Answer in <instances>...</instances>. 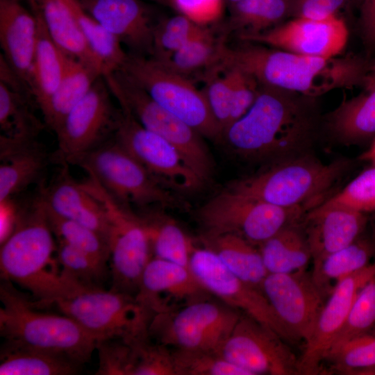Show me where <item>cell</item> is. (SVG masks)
<instances>
[{"label": "cell", "instance_id": "obj_1", "mask_svg": "<svg viewBox=\"0 0 375 375\" xmlns=\"http://www.w3.org/2000/svg\"><path fill=\"white\" fill-rule=\"evenodd\" d=\"M311 99L260 85L253 104L224 130L222 140L253 161L273 163L302 155L316 130Z\"/></svg>", "mask_w": 375, "mask_h": 375}, {"label": "cell", "instance_id": "obj_2", "mask_svg": "<svg viewBox=\"0 0 375 375\" xmlns=\"http://www.w3.org/2000/svg\"><path fill=\"white\" fill-rule=\"evenodd\" d=\"M243 42L225 43L219 66L242 70L260 85L315 98L363 82L366 75L363 64L354 57L310 56Z\"/></svg>", "mask_w": 375, "mask_h": 375}, {"label": "cell", "instance_id": "obj_3", "mask_svg": "<svg viewBox=\"0 0 375 375\" xmlns=\"http://www.w3.org/2000/svg\"><path fill=\"white\" fill-rule=\"evenodd\" d=\"M47 219L40 190L31 201L19 203L16 225L1 243V280L28 291L38 308L72 295L81 288L60 274L57 244Z\"/></svg>", "mask_w": 375, "mask_h": 375}, {"label": "cell", "instance_id": "obj_4", "mask_svg": "<svg viewBox=\"0 0 375 375\" xmlns=\"http://www.w3.org/2000/svg\"><path fill=\"white\" fill-rule=\"evenodd\" d=\"M0 300L3 345L62 355L81 365L96 350L97 338L65 315L38 310L12 283L2 280Z\"/></svg>", "mask_w": 375, "mask_h": 375}, {"label": "cell", "instance_id": "obj_5", "mask_svg": "<svg viewBox=\"0 0 375 375\" xmlns=\"http://www.w3.org/2000/svg\"><path fill=\"white\" fill-rule=\"evenodd\" d=\"M344 161L324 163L300 155L273 162L228 189L285 208L308 212L320 204L344 170Z\"/></svg>", "mask_w": 375, "mask_h": 375}, {"label": "cell", "instance_id": "obj_6", "mask_svg": "<svg viewBox=\"0 0 375 375\" xmlns=\"http://www.w3.org/2000/svg\"><path fill=\"white\" fill-rule=\"evenodd\" d=\"M64 163L83 169L127 208L133 205L142 210L151 206L187 208L185 203L128 152L114 135L97 147Z\"/></svg>", "mask_w": 375, "mask_h": 375}, {"label": "cell", "instance_id": "obj_7", "mask_svg": "<svg viewBox=\"0 0 375 375\" xmlns=\"http://www.w3.org/2000/svg\"><path fill=\"white\" fill-rule=\"evenodd\" d=\"M103 77L121 108L174 146L203 182L209 178L213 162L201 135L156 102L121 70Z\"/></svg>", "mask_w": 375, "mask_h": 375}, {"label": "cell", "instance_id": "obj_8", "mask_svg": "<svg viewBox=\"0 0 375 375\" xmlns=\"http://www.w3.org/2000/svg\"><path fill=\"white\" fill-rule=\"evenodd\" d=\"M128 53L119 70L203 138L222 140V132L202 90L152 56Z\"/></svg>", "mask_w": 375, "mask_h": 375}, {"label": "cell", "instance_id": "obj_9", "mask_svg": "<svg viewBox=\"0 0 375 375\" xmlns=\"http://www.w3.org/2000/svg\"><path fill=\"white\" fill-rule=\"evenodd\" d=\"M242 314L222 301L202 299L154 314L148 332L167 347L219 353Z\"/></svg>", "mask_w": 375, "mask_h": 375}, {"label": "cell", "instance_id": "obj_10", "mask_svg": "<svg viewBox=\"0 0 375 375\" xmlns=\"http://www.w3.org/2000/svg\"><path fill=\"white\" fill-rule=\"evenodd\" d=\"M82 184L102 203L109 222L110 290L135 296L153 258L147 231L138 215L118 202L93 176Z\"/></svg>", "mask_w": 375, "mask_h": 375}, {"label": "cell", "instance_id": "obj_11", "mask_svg": "<svg viewBox=\"0 0 375 375\" xmlns=\"http://www.w3.org/2000/svg\"><path fill=\"white\" fill-rule=\"evenodd\" d=\"M303 208H285L227 189L203 204L197 219L206 233H231L256 246L283 228L299 224Z\"/></svg>", "mask_w": 375, "mask_h": 375}, {"label": "cell", "instance_id": "obj_12", "mask_svg": "<svg viewBox=\"0 0 375 375\" xmlns=\"http://www.w3.org/2000/svg\"><path fill=\"white\" fill-rule=\"evenodd\" d=\"M50 306L99 341L115 338L131 340L149 334L150 317L135 297L128 294L102 288H81Z\"/></svg>", "mask_w": 375, "mask_h": 375}, {"label": "cell", "instance_id": "obj_13", "mask_svg": "<svg viewBox=\"0 0 375 375\" xmlns=\"http://www.w3.org/2000/svg\"><path fill=\"white\" fill-rule=\"evenodd\" d=\"M112 97L104 77L100 76L55 132L58 150L53 160L62 164L114 135L121 109L114 105Z\"/></svg>", "mask_w": 375, "mask_h": 375}, {"label": "cell", "instance_id": "obj_14", "mask_svg": "<svg viewBox=\"0 0 375 375\" xmlns=\"http://www.w3.org/2000/svg\"><path fill=\"white\" fill-rule=\"evenodd\" d=\"M190 269L212 295L293 342L263 292L238 278L211 251L195 247Z\"/></svg>", "mask_w": 375, "mask_h": 375}, {"label": "cell", "instance_id": "obj_15", "mask_svg": "<svg viewBox=\"0 0 375 375\" xmlns=\"http://www.w3.org/2000/svg\"><path fill=\"white\" fill-rule=\"evenodd\" d=\"M285 342L273 330L242 313L219 354L249 375L298 374V359Z\"/></svg>", "mask_w": 375, "mask_h": 375}, {"label": "cell", "instance_id": "obj_16", "mask_svg": "<svg viewBox=\"0 0 375 375\" xmlns=\"http://www.w3.org/2000/svg\"><path fill=\"white\" fill-rule=\"evenodd\" d=\"M114 138L167 188L189 192L203 183L174 146L122 108Z\"/></svg>", "mask_w": 375, "mask_h": 375}, {"label": "cell", "instance_id": "obj_17", "mask_svg": "<svg viewBox=\"0 0 375 375\" xmlns=\"http://www.w3.org/2000/svg\"><path fill=\"white\" fill-rule=\"evenodd\" d=\"M262 290L292 341L307 342L325 304L311 274H268Z\"/></svg>", "mask_w": 375, "mask_h": 375}, {"label": "cell", "instance_id": "obj_18", "mask_svg": "<svg viewBox=\"0 0 375 375\" xmlns=\"http://www.w3.org/2000/svg\"><path fill=\"white\" fill-rule=\"evenodd\" d=\"M345 22L338 16L322 19L295 17L265 31L238 36L242 41L322 58L337 57L348 40Z\"/></svg>", "mask_w": 375, "mask_h": 375}, {"label": "cell", "instance_id": "obj_19", "mask_svg": "<svg viewBox=\"0 0 375 375\" xmlns=\"http://www.w3.org/2000/svg\"><path fill=\"white\" fill-rule=\"evenodd\" d=\"M375 274V260L366 267L340 281L324 306L314 332L298 359V374H316L322 370L361 288Z\"/></svg>", "mask_w": 375, "mask_h": 375}, {"label": "cell", "instance_id": "obj_20", "mask_svg": "<svg viewBox=\"0 0 375 375\" xmlns=\"http://www.w3.org/2000/svg\"><path fill=\"white\" fill-rule=\"evenodd\" d=\"M211 296L190 269L153 257L143 272L135 297L151 319L154 314Z\"/></svg>", "mask_w": 375, "mask_h": 375}, {"label": "cell", "instance_id": "obj_21", "mask_svg": "<svg viewBox=\"0 0 375 375\" xmlns=\"http://www.w3.org/2000/svg\"><path fill=\"white\" fill-rule=\"evenodd\" d=\"M81 7L129 50L151 56L156 23L140 0H77Z\"/></svg>", "mask_w": 375, "mask_h": 375}, {"label": "cell", "instance_id": "obj_22", "mask_svg": "<svg viewBox=\"0 0 375 375\" xmlns=\"http://www.w3.org/2000/svg\"><path fill=\"white\" fill-rule=\"evenodd\" d=\"M303 220L302 229L312 264L356 240L367 222L365 213L344 207L319 206L309 210Z\"/></svg>", "mask_w": 375, "mask_h": 375}, {"label": "cell", "instance_id": "obj_23", "mask_svg": "<svg viewBox=\"0 0 375 375\" xmlns=\"http://www.w3.org/2000/svg\"><path fill=\"white\" fill-rule=\"evenodd\" d=\"M49 155L38 138L0 135V202L13 199L33 184L40 183Z\"/></svg>", "mask_w": 375, "mask_h": 375}, {"label": "cell", "instance_id": "obj_24", "mask_svg": "<svg viewBox=\"0 0 375 375\" xmlns=\"http://www.w3.org/2000/svg\"><path fill=\"white\" fill-rule=\"evenodd\" d=\"M62 165L49 185L40 186L45 203L56 214L97 231L108 242L109 222L103 205L72 177L67 164Z\"/></svg>", "mask_w": 375, "mask_h": 375}, {"label": "cell", "instance_id": "obj_25", "mask_svg": "<svg viewBox=\"0 0 375 375\" xmlns=\"http://www.w3.org/2000/svg\"><path fill=\"white\" fill-rule=\"evenodd\" d=\"M36 35L37 19L31 8L20 0H0L1 54L28 88Z\"/></svg>", "mask_w": 375, "mask_h": 375}, {"label": "cell", "instance_id": "obj_26", "mask_svg": "<svg viewBox=\"0 0 375 375\" xmlns=\"http://www.w3.org/2000/svg\"><path fill=\"white\" fill-rule=\"evenodd\" d=\"M37 19V35L28 88L40 108L59 85L65 70V55L51 37L35 0H27Z\"/></svg>", "mask_w": 375, "mask_h": 375}, {"label": "cell", "instance_id": "obj_27", "mask_svg": "<svg viewBox=\"0 0 375 375\" xmlns=\"http://www.w3.org/2000/svg\"><path fill=\"white\" fill-rule=\"evenodd\" d=\"M199 239L203 247L214 253L231 272L262 290L268 272L256 245L231 233L203 232Z\"/></svg>", "mask_w": 375, "mask_h": 375}, {"label": "cell", "instance_id": "obj_28", "mask_svg": "<svg viewBox=\"0 0 375 375\" xmlns=\"http://www.w3.org/2000/svg\"><path fill=\"white\" fill-rule=\"evenodd\" d=\"M46 27L59 49L101 73V61L90 49L67 0H35Z\"/></svg>", "mask_w": 375, "mask_h": 375}, {"label": "cell", "instance_id": "obj_29", "mask_svg": "<svg viewBox=\"0 0 375 375\" xmlns=\"http://www.w3.org/2000/svg\"><path fill=\"white\" fill-rule=\"evenodd\" d=\"M100 76L103 75L96 69L65 55L62 78L54 93L40 108L45 126L55 133Z\"/></svg>", "mask_w": 375, "mask_h": 375}, {"label": "cell", "instance_id": "obj_30", "mask_svg": "<svg viewBox=\"0 0 375 375\" xmlns=\"http://www.w3.org/2000/svg\"><path fill=\"white\" fill-rule=\"evenodd\" d=\"M375 259V240L361 235L347 247L312 264L311 276L323 295L331 293L336 284L371 264Z\"/></svg>", "mask_w": 375, "mask_h": 375}, {"label": "cell", "instance_id": "obj_31", "mask_svg": "<svg viewBox=\"0 0 375 375\" xmlns=\"http://www.w3.org/2000/svg\"><path fill=\"white\" fill-rule=\"evenodd\" d=\"M268 274L306 271L311 253L299 224L287 226L258 246Z\"/></svg>", "mask_w": 375, "mask_h": 375}, {"label": "cell", "instance_id": "obj_32", "mask_svg": "<svg viewBox=\"0 0 375 375\" xmlns=\"http://www.w3.org/2000/svg\"><path fill=\"white\" fill-rule=\"evenodd\" d=\"M333 135L344 143L360 142L375 137V85L365 93L343 101L327 118Z\"/></svg>", "mask_w": 375, "mask_h": 375}, {"label": "cell", "instance_id": "obj_33", "mask_svg": "<svg viewBox=\"0 0 375 375\" xmlns=\"http://www.w3.org/2000/svg\"><path fill=\"white\" fill-rule=\"evenodd\" d=\"M0 356L1 375H71L82 366L62 355L3 344Z\"/></svg>", "mask_w": 375, "mask_h": 375}, {"label": "cell", "instance_id": "obj_34", "mask_svg": "<svg viewBox=\"0 0 375 375\" xmlns=\"http://www.w3.org/2000/svg\"><path fill=\"white\" fill-rule=\"evenodd\" d=\"M148 234L154 257L190 269L195 247L192 239L169 217L160 212L138 215Z\"/></svg>", "mask_w": 375, "mask_h": 375}, {"label": "cell", "instance_id": "obj_35", "mask_svg": "<svg viewBox=\"0 0 375 375\" xmlns=\"http://www.w3.org/2000/svg\"><path fill=\"white\" fill-rule=\"evenodd\" d=\"M228 8L226 31L238 36L265 31L290 17L289 0H240Z\"/></svg>", "mask_w": 375, "mask_h": 375}, {"label": "cell", "instance_id": "obj_36", "mask_svg": "<svg viewBox=\"0 0 375 375\" xmlns=\"http://www.w3.org/2000/svg\"><path fill=\"white\" fill-rule=\"evenodd\" d=\"M30 92L0 82L1 135L8 138H38L45 124L33 113Z\"/></svg>", "mask_w": 375, "mask_h": 375}, {"label": "cell", "instance_id": "obj_37", "mask_svg": "<svg viewBox=\"0 0 375 375\" xmlns=\"http://www.w3.org/2000/svg\"><path fill=\"white\" fill-rule=\"evenodd\" d=\"M93 53L103 65V76L119 69L128 53L119 40L90 16L77 0H67Z\"/></svg>", "mask_w": 375, "mask_h": 375}, {"label": "cell", "instance_id": "obj_38", "mask_svg": "<svg viewBox=\"0 0 375 375\" xmlns=\"http://www.w3.org/2000/svg\"><path fill=\"white\" fill-rule=\"evenodd\" d=\"M225 43L224 37L216 38L210 29L205 27L167 60L161 62L188 78L189 75L201 70H205V74L218 66Z\"/></svg>", "mask_w": 375, "mask_h": 375}, {"label": "cell", "instance_id": "obj_39", "mask_svg": "<svg viewBox=\"0 0 375 375\" xmlns=\"http://www.w3.org/2000/svg\"><path fill=\"white\" fill-rule=\"evenodd\" d=\"M44 203L48 222L57 240L81 250L103 265H107L110 251L104 237L78 222L56 214L48 207L44 200Z\"/></svg>", "mask_w": 375, "mask_h": 375}, {"label": "cell", "instance_id": "obj_40", "mask_svg": "<svg viewBox=\"0 0 375 375\" xmlns=\"http://www.w3.org/2000/svg\"><path fill=\"white\" fill-rule=\"evenodd\" d=\"M57 242L56 256L62 276L81 288H102L106 265L64 242Z\"/></svg>", "mask_w": 375, "mask_h": 375}, {"label": "cell", "instance_id": "obj_41", "mask_svg": "<svg viewBox=\"0 0 375 375\" xmlns=\"http://www.w3.org/2000/svg\"><path fill=\"white\" fill-rule=\"evenodd\" d=\"M205 27L181 13L158 21L153 28L151 56L160 61L167 60Z\"/></svg>", "mask_w": 375, "mask_h": 375}, {"label": "cell", "instance_id": "obj_42", "mask_svg": "<svg viewBox=\"0 0 375 375\" xmlns=\"http://www.w3.org/2000/svg\"><path fill=\"white\" fill-rule=\"evenodd\" d=\"M172 352L176 375H249L217 352L185 349Z\"/></svg>", "mask_w": 375, "mask_h": 375}, {"label": "cell", "instance_id": "obj_43", "mask_svg": "<svg viewBox=\"0 0 375 375\" xmlns=\"http://www.w3.org/2000/svg\"><path fill=\"white\" fill-rule=\"evenodd\" d=\"M374 326L375 274L357 294L347 320L330 351L352 338L369 333Z\"/></svg>", "mask_w": 375, "mask_h": 375}, {"label": "cell", "instance_id": "obj_44", "mask_svg": "<svg viewBox=\"0 0 375 375\" xmlns=\"http://www.w3.org/2000/svg\"><path fill=\"white\" fill-rule=\"evenodd\" d=\"M327 360L335 371L346 374L374 366L375 335L368 333L344 342L328 353Z\"/></svg>", "mask_w": 375, "mask_h": 375}, {"label": "cell", "instance_id": "obj_45", "mask_svg": "<svg viewBox=\"0 0 375 375\" xmlns=\"http://www.w3.org/2000/svg\"><path fill=\"white\" fill-rule=\"evenodd\" d=\"M318 206L344 207L362 213L375 211V165Z\"/></svg>", "mask_w": 375, "mask_h": 375}, {"label": "cell", "instance_id": "obj_46", "mask_svg": "<svg viewBox=\"0 0 375 375\" xmlns=\"http://www.w3.org/2000/svg\"><path fill=\"white\" fill-rule=\"evenodd\" d=\"M150 338L148 334L130 340L135 353L132 375H176L172 350Z\"/></svg>", "mask_w": 375, "mask_h": 375}, {"label": "cell", "instance_id": "obj_47", "mask_svg": "<svg viewBox=\"0 0 375 375\" xmlns=\"http://www.w3.org/2000/svg\"><path fill=\"white\" fill-rule=\"evenodd\" d=\"M206 82L202 90L211 112L222 132L230 124L232 81L228 69L213 68L203 74Z\"/></svg>", "mask_w": 375, "mask_h": 375}, {"label": "cell", "instance_id": "obj_48", "mask_svg": "<svg viewBox=\"0 0 375 375\" xmlns=\"http://www.w3.org/2000/svg\"><path fill=\"white\" fill-rule=\"evenodd\" d=\"M97 375H132L135 353L130 341L123 338H109L98 342Z\"/></svg>", "mask_w": 375, "mask_h": 375}, {"label": "cell", "instance_id": "obj_49", "mask_svg": "<svg viewBox=\"0 0 375 375\" xmlns=\"http://www.w3.org/2000/svg\"><path fill=\"white\" fill-rule=\"evenodd\" d=\"M228 69L231 76L232 101L230 125L245 115L253 104L258 94L260 84L252 76L238 69Z\"/></svg>", "mask_w": 375, "mask_h": 375}, {"label": "cell", "instance_id": "obj_50", "mask_svg": "<svg viewBox=\"0 0 375 375\" xmlns=\"http://www.w3.org/2000/svg\"><path fill=\"white\" fill-rule=\"evenodd\" d=\"M170 6L197 24L206 26L222 14L224 0H169Z\"/></svg>", "mask_w": 375, "mask_h": 375}, {"label": "cell", "instance_id": "obj_51", "mask_svg": "<svg viewBox=\"0 0 375 375\" xmlns=\"http://www.w3.org/2000/svg\"><path fill=\"white\" fill-rule=\"evenodd\" d=\"M349 0H289L290 17L322 19L334 16Z\"/></svg>", "mask_w": 375, "mask_h": 375}, {"label": "cell", "instance_id": "obj_52", "mask_svg": "<svg viewBox=\"0 0 375 375\" xmlns=\"http://www.w3.org/2000/svg\"><path fill=\"white\" fill-rule=\"evenodd\" d=\"M360 28L365 46L375 47V0H361Z\"/></svg>", "mask_w": 375, "mask_h": 375}, {"label": "cell", "instance_id": "obj_53", "mask_svg": "<svg viewBox=\"0 0 375 375\" xmlns=\"http://www.w3.org/2000/svg\"><path fill=\"white\" fill-rule=\"evenodd\" d=\"M0 244L12 232L19 215V204L13 199L0 202Z\"/></svg>", "mask_w": 375, "mask_h": 375}, {"label": "cell", "instance_id": "obj_54", "mask_svg": "<svg viewBox=\"0 0 375 375\" xmlns=\"http://www.w3.org/2000/svg\"><path fill=\"white\" fill-rule=\"evenodd\" d=\"M360 158L375 165V138L369 149L362 153Z\"/></svg>", "mask_w": 375, "mask_h": 375}, {"label": "cell", "instance_id": "obj_55", "mask_svg": "<svg viewBox=\"0 0 375 375\" xmlns=\"http://www.w3.org/2000/svg\"><path fill=\"white\" fill-rule=\"evenodd\" d=\"M363 82L366 88L375 85V62L366 74Z\"/></svg>", "mask_w": 375, "mask_h": 375}, {"label": "cell", "instance_id": "obj_56", "mask_svg": "<svg viewBox=\"0 0 375 375\" xmlns=\"http://www.w3.org/2000/svg\"><path fill=\"white\" fill-rule=\"evenodd\" d=\"M356 374L358 375H375V365L372 367L360 370L358 372H357Z\"/></svg>", "mask_w": 375, "mask_h": 375}, {"label": "cell", "instance_id": "obj_57", "mask_svg": "<svg viewBox=\"0 0 375 375\" xmlns=\"http://www.w3.org/2000/svg\"><path fill=\"white\" fill-rule=\"evenodd\" d=\"M140 1H149L156 2V3L165 5V6H170L169 0H140Z\"/></svg>", "mask_w": 375, "mask_h": 375}, {"label": "cell", "instance_id": "obj_58", "mask_svg": "<svg viewBox=\"0 0 375 375\" xmlns=\"http://www.w3.org/2000/svg\"><path fill=\"white\" fill-rule=\"evenodd\" d=\"M240 0H224V3L228 5V6L234 4L235 3L239 1Z\"/></svg>", "mask_w": 375, "mask_h": 375}, {"label": "cell", "instance_id": "obj_59", "mask_svg": "<svg viewBox=\"0 0 375 375\" xmlns=\"http://www.w3.org/2000/svg\"><path fill=\"white\" fill-rule=\"evenodd\" d=\"M360 2H361V0H360Z\"/></svg>", "mask_w": 375, "mask_h": 375}]
</instances>
